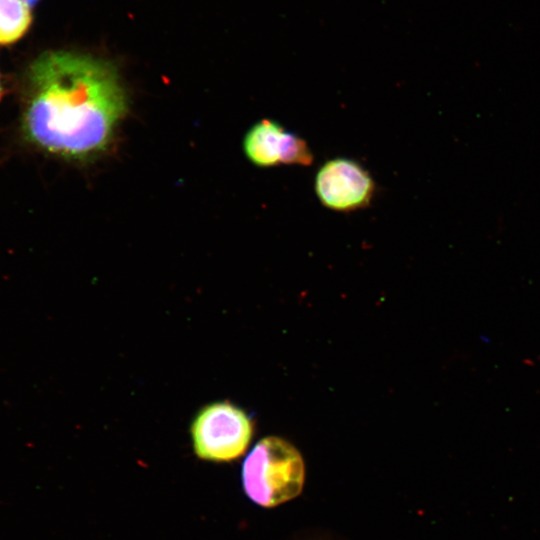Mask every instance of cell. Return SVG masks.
<instances>
[{"label":"cell","instance_id":"cell-4","mask_svg":"<svg viewBox=\"0 0 540 540\" xmlns=\"http://www.w3.org/2000/svg\"><path fill=\"white\" fill-rule=\"evenodd\" d=\"M314 188L324 207L341 213L368 207L376 192L375 181L368 170L344 157L330 159L320 166Z\"/></svg>","mask_w":540,"mask_h":540},{"label":"cell","instance_id":"cell-3","mask_svg":"<svg viewBox=\"0 0 540 540\" xmlns=\"http://www.w3.org/2000/svg\"><path fill=\"white\" fill-rule=\"evenodd\" d=\"M192 445L198 458L229 462L247 450L253 426L247 414L228 401L204 406L190 427Z\"/></svg>","mask_w":540,"mask_h":540},{"label":"cell","instance_id":"cell-5","mask_svg":"<svg viewBox=\"0 0 540 540\" xmlns=\"http://www.w3.org/2000/svg\"><path fill=\"white\" fill-rule=\"evenodd\" d=\"M292 132L271 119H262L246 133L243 150L249 161L262 168L284 165Z\"/></svg>","mask_w":540,"mask_h":540},{"label":"cell","instance_id":"cell-8","mask_svg":"<svg viewBox=\"0 0 540 540\" xmlns=\"http://www.w3.org/2000/svg\"><path fill=\"white\" fill-rule=\"evenodd\" d=\"M3 93H4V92H3V88H2L1 80H0V100H1V98H2V96H3Z\"/></svg>","mask_w":540,"mask_h":540},{"label":"cell","instance_id":"cell-6","mask_svg":"<svg viewBox=\"0 0 540 540\" xmlns=\"http://www.w3.org/2000/svg\"><path fill=\"white\" fill-rule=\"evenodd\" d=\"M32 21L29 6L22 0H0V44L21 38Z\"/></svg>","mask_w":540,"mask_h":540},{"label":"cell","instance_id":"cell-7","mask_svg":"<svg viewBox=\"0 0 540 540\" xmlns=\"http://www.w3.org/2000/svg\"><path fill=\"white\" fill-rule=\"evenodd\" d=\"M24 3H26L28 6H32L36 4L39 0H22Z\"/></svg>","mask_w":540,"mask_h":540},{"label":"cell","instance_id":"cell-2","mask_svg":"<svg viewBox=\"0 0 540 540\" xmlns=\"http://www.w3.org/2000/svg\"><path fill=\"white\" fill-rule=\"evenodd\" d=\"M305 478L299 451L275 436L261 439L246 456L241 470L247 497L259 506L271 508L298 496Z\"/></svg>","mask_w":540,"mask_h":540},{"label":"cell","instance_id":"cell-1","mask_svg":"<svg viewBox=\"0 0 540 540\" xmlns=\"http://www.w3.org/2000/svg\"><path fill=\"white\" fill-rule=\"evenodd\" d=\"M22 132L37 148L68 160L99 156L127 111V96L108 61L68 51L47 52L28 70Z\"/></svg>","mask_w":540,"mask_h":540}]
</instances>
